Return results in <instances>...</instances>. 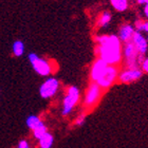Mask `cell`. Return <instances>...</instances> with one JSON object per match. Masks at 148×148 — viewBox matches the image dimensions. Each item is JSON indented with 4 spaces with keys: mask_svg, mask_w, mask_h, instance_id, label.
<instances>
[{
    "mask_svg": "<svg viewBox=\"0 0 148 148\" xmlns=\"http://www.w3.org/2000/svg\"><path fill=\"white\" fill-rule=\"evenodd\" d=\"M17 148H31V147H30V144H29V142L27 140H21V141L18 143Z\"/></svg>",
    "mask_w": 148,
    "mask_h": 148,
    "instance_id": "19",
    "label": "cell"
},
{
    "mask_svg": "<svg viewBox=\"0 0 148 148\" xmlns=\"http://www.w3.org/2000/svg\"><path fill=\"white\" fill-rule=\"evenodd\" d=\"M147 3H148V0H147Z\"/></svg>",
    "mask_w": 148,
    "mask_h": 148,
    "instance_id": "25",
    "label": "cell"
},
{
    "mask_svg": "<svg viewBox=\"0 0 148 148\" xmlns=\"http://www.w3.org/2000/svg\"><path fill=\"white\" fill-rule=\"evenodd\" d=\"M111 13L108 12V11H105V12L102 13V15H101V17H99V21H97V25H99V27H101V28H105V27H107V25H109V22L111 21Z\"/></svg>",
    "mask_w": 148,
    "mask_h": 148,
    "instance_id": "16",
    "label": "cell"
},
{
    "mask_svg": "<svg viewBox=\"0 0 148 148\" xmlns=\"http://www.w3.org/2000/svg\"><path fill=\"white\" fill-rule=\"evenodd\" d=\"M134 28L131 25H124L122 28L120 29V33H119V38H120L121 42H129L131 41L133 34H134Z\"/></svg>",
    "mask_w": 148,
    "mask_h": 148,
    "instance_id": "11",
    "label": "cell"
},
{
    "mask_svg": "<svg viewBox=\"0 0 148 148\" xmlns=\"http://www.w3.org/2000/svg\"><path fill=\"white\" fill-rule=\"evenodd\" d=\"M143 75V71L141 69L136 68V69H127L125 71L119 73V80L121 83L124 84H129L132 83V82H136L139 78H141Z\"/></svg>",
    "mask_w": 148,
    "mask_h": 148,
    "instance_id": "8",
    "label": "cell"
},
{
    "mask_svg": "<svg viewBox=\"0 0 148 148\" xmlns=\"http://www.w3.org/2000/svg\"><path fill=\"white\" fill-rule=\"evenodd\" d=\"M144 13H145V16L148 18V3L145 4V8H144Z\"/></svg>",
    "mask_w": 148,
    "mask_h": 148,
    "instance_id": "22",
    "label": "cell"
},
{
    "mask_svg": "<svg viewBox=\"0 0 148 148\" xmlns=\"http://www.w3.org/2000/svg\"><path fill=\"white\" fill-rule=\"evenodd\" d=\"M110 2L117 12H124L128 9V0H110Z\"/></svg>",
    "mask_w": 148,
    "mask_h": 148,
    "instance_id": "15",
    "label": "cell"
},
{
    "mask_svg": "<svg viewBox=\"0 0 148 148\" xmlns=\"http://www.w3.org/2000/svg\"><path fill=\"white\" fill-rule=\"evenodd\" d=\"M131 42L134 46V48L136 49V51L139 52V54L144 55L147 52L148 49V42L146 38L142 35V33L140 32H134L132 38H131Z\"/></svg>",
    "mask_w": 148,
    "mask_h": 148,
    "instance_id": "9",
    "label": "cell"
},
{
    "mask_svg": "<svg viewBox=\"0 0 148 148\" xmlns=\"http://www.w3.org/2000/svg\"><path fill=\"white\" fill-rule=\"evenodd\" d=\"M122 54H124L126 66L128 67V69H136L139 67V65H141L144 60L143 55L139 54V52L136 51L131 41L125 43Z\"/></svg>",
    "mask_w": 148,
    "mask_h": 148,
    "instance_id": "2",
    "label": "cell"
},
{
    "mask_svg": "<svg viewBox=\"0 0 148 148\" xmlns=\"http://www.w3.org/2000/svg\"><path fill=\"white\" fill-rule=\"evenodd\" d=\"M141 66H142V70H143V71L146 72V73L148 74V57L144 58V60L142 62Z\"/></svg>",
    "mask_w": 148,
    "mask_h": 148,
    "instance_id": "20",
    "label": "cell"
},
{
    "mask_svg": "<svg viewBox=\"0 0 148 148\" xmlns=\"http://www.w3.org/2000/svg\"><path fill=\"white\" fill-rule=\"evenodd\" d=\"M25 51V43L22 40H15L12 45V52L13 54L16 56V57H20V56L23 55V53Z\"/></svg>",
    "mask_w": 148,
    "mask_h": 148,
    "instance_id": "13",
    "label": "cell"
},
{
    "mask_svg": "<svg viewBox=\"0 0 148 148\" xmlns=\"http://www.w3.org/2000/svg\"><path fill=\"white\" fill-rule=\"evenodd\" d=\"M99 58L109 66H115L122 60V42L116 35H102L96 37Z\"/></svg>",
    "mask_w": 148,
    "mask_h": 148,
    "instance_id": "1",
    "label": "cell"
},
{
    "mask_svg": "<svg viewBox=\"0 0 148 148\" xmlns=\"http://www.w3.org/2000/svg\"><path fill=\"white\" fill-rule=\"evenodd\" d=\"M40 122H41V120L39 119V116L34 115V114L29 115V116L27 117V120H25V124H27V126H28V128H30L31 130L34 129L35 127H36Z\"/></svg>",
    "mask_w": 148,
    "mask_h": 148,
    "instance_id": "17",
    "label": "cell"
},
{
    "mask_svg": "<svg viewBox=\"0 0 148 148\" xmlns=\"http://www.w3.org/2000/svg\"><path fill=\"white\" fill-rule=\"evenodd\" d=\"M117 76H119V70H117L116 67L115 66H108L104 74L96 80L95 83L102 89H107V88L113 85L114 82L116 80Z\"/></svg>",
    "mask_w": 148,
    "mask_h": 148,
    "instance_id": "7",
    "label": "cell"
},
{
    "mask_svg": "<svg viewBox=\"0 0 148 148\" xmlns=\"http://www.w3.org/2000/svg\"><path fill=\"white\" fill-rule=\"evenodd\" d=\"M102 96V88L96 83L90 84L89 88L87 90L85 99H84V105L87 108H92L99 103V99Z\"/></svg>",
    "mask_w": 148,
    "mask_h": 148,
    "instance_id": "6",
    "label": "cell"
},
{
    "mask_svg": "<svg viewBox=\"0 0 148 148\" xmlns=\"http://www.w3.org/2000/svg\"><path fill=\"white\" fill-rule=\"evenodd\" d=\"M28 59L32 65L34 71L40 76H48L52 73V65L49 60L41 58L36 53H30L28 55Z\"/></svg>",
    "mask_w": 148,
    "mask_h": 148,
    "instance_id": "3",
    "label": "cell"
},
{
    "mask_svg": "<svg viewBox=\"0 0 148 148\" xmlns=\"http://www.w3.org/2000/svg\"><path fill=\"white\" fill-rule=\"evenodd\" d=\"M38 144L40 148H52L54 144V136L48 131L38 140Z\"/></svg>",
    "mask_w": 148,
    "mask_h": 148,
    "instance_id": "12",
    "label": "cell"
},
{
    "mask_svg": "<svg viewBox=\"0 0 148 148\" xmlns=\"http://www.w3.org/2000/svg\"><path fill=\"white\" fill-rule=\"evenodd\" d=\"M85 122H86V115L85 114H80V115H78L76 117V120H75L74 123H75L76 126H83Z\"/></svg>",
    "mask_w": 148,
    "mask_h": 148,
    "instance_id": "18",
    "label": "cell"
},
{
    "mask_svg": "<svg viewBox=\"0 0 148 148\" xmlns=\"http://www.w3.org/2000/svg\"><path fill=\"white\" fill-rule=\"evenodd\" d=\"M80 92L79 89L76 86H71L68 88L67 94L64 97L62 101V114L64 116H67L71 113L74 107L76 106V104L79 101Z\"/></svg>",
    "mask_w": 148,
    "mask_h": 148,
    "instance_id": "4",
    "label": "cell"
},
{
    "mask_svg": "<svg viewBox=\"0 0 148 148\" xmlns=\"http://www.w3.org/2000/svg\"><path fill=\"white\" fill-rule=\"evenodd\" d=\"M139 4H146L147 3V0H136Z\"/></svg>",
    "mask_w": 148,
    "mask_h": 148,
    "instance_id": "23",
    "label": "cell"
},
{
    "mask_svg": "<svg viewBox=\"0 0 148 148\" xmlns=\"http://www.w3.org/2000/svg\"><path fill=\"white\" fill-rule=\"evenodd\" d=\"M109 65H107L103 59L97 58L94 62V64L92 65V68H91V72H90V77L92 79L93 83H95L96 80L99 79V77L102 76L104 72L106 71V69Z\"/></svg>",
    "mask_w": 148,
    "mask_h": 148,
    "instance_id": "10",
    "label": "cell"
},
{
    "mask_svg": "<svg viewBox=\"0 0 148 148\" xmlns=\"http://www.w3.org/2000/svg\"><path fill=\"white\" fill-rule=\"evenodd\" d=\"M142 32H146V33L148 34V21H143Z\"/></svg>",
    "mask_w": 148,
    "mask_h": 148,
    "instance_id": "21",
    "label": "cell"
},
{
    "mask_svg": "<svg viewBox=\"0 0 148 148\" xmlns=\"http://www.w3.org/2000/svg\"><path fill=\"white\" fill-rule=\"evenodd\" d=\"M146 40H147V42H148V35H147V38H146Z\"/></svg>",
    "mask_w": 148,
    "mask_h": 148,
    "instance_id": "24",
    "label": "cell"
},
{
    "mask_svg": "<svg viewBox=\"0 0 148 148\" xmlns=\"http://www.w3.org/2000/svg\"><path fill=\"white\" fill-rule=\"evenodd\" d=\"M59 80L55 77H48L39 87V94L42 99H51L59 89Z\"/></svg>",
    "mask_w": 148,
    "mask_h": 148,
    "instance_id": "5",
    "label": "cell"
},
{
    "mask_svg": "<svg viewBox=\"0 0 148 148\" xmlns=\"http://www.w3.org/2000/svg\"><path fill=\"white\" fill-rule=\"evenodd\" d=\"M32 131H33V136H34L35 139L39 140L40 138L45 134V133L48 132V127H47L46 124L41 121V122H40V123L35 127L34 129L32 130Z\"/></svg>",
    "mask_w": 148,
    "mask_h": 148,
    "instance_id": "14",
    "label": "cell"
}]
</instances>
